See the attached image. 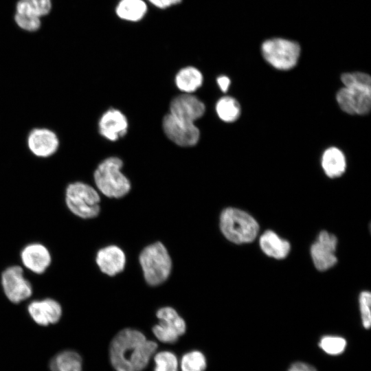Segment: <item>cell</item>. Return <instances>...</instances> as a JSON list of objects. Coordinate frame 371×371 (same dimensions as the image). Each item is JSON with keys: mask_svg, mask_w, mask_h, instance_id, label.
<instances>
[{"mask_svg": "<svg viewBox=\"0 0 371 371\" xmlns=\"http://www.w3.org/2000/svg\"><path fill=\"white\" fill-rule=\"evenodd\" d=\"M1 281L6 297L12 303H20L32 294V285L24 277L23 270L20 266L6 268L1 274Z\"/></svg>", "mask_w": 371, "mask_h": 371, "instance_id": "cell-8", "label": "cell"}, {"mask_svg": "<svg viewBox=\"0 0 371 371\" xmlns=\"http://www.w3.org/2000/svg\"><path fill=\"white\" fill-rule=\"evenodd\" d=\"M288 371H317L316 368L307 363L297 361L292 363Z\"/></svg>", "mask_w": 371, "mask_h": 371, "instance_id": "cell-31", "label": "cell"}, {"mask_svg": "<svg viewBox=\"0 0 371 371\" xmlns=\"http://www.w3.org/2000/svg\"><path fill=\"white\" fill-rule=\"evenodd\" d=\"M27 311L34 322L42 326L56 324L63 313L59 302L52 298L31 302Z\"/></svg>", "mask_w": 371, "mask_h": 371, "instance_id": "cell-14", "label": "cell"}, {"mask_svg": "<svg viewBox=\"0 0 371 371\" xmlns=\"http://www.w3.org/2000/svg\"><path fill=\"white\" fill-rule=\"evenodd\" d=\"M204 104L191 93H183L174 98L170 104V114L176 119L190 124L203 115Z\"/></svg>", "mask_w": 371, "mask_h": 371, "instance_id": "cell-12", "label": "cell"}, {"mask_svg": "<svg viewBox=\"0 0 371 371\" xmlns=\"http://www.w3.org/2000/svg\"><path fill=\"white\" fill-rule=\"evenodd\" d=\"M21 260L27 269L36 274L44 273L52 262L48 249L38 243L26 245L21 252Z\"/></svg>", "mask_w": 371, "mask_h": 371, "instance_id": "cell-16", "label": "cell"}, {"mask_svg": "<svg viewBox=\"0 0 371 371\" xmlns=\"http://www.w3.org/2000/svg\"><path fill=\"white\" fill-rule=\"evenodd\" d=\"M128 121L119 110L110 109L102 114L98 122L99 133L106 139L115 142L127 133Z\"/></svg>", "mask_w": 371, "mask_h": 371, "instance_id": "cell-15", "label": "cell"}, {"mask_svg": "<svg viewBox=\"0 0 371 371\" xmlns=\"http://www.w3.org/2000/svg\"><path fill=\"white\" fill-rule=\"evenodd\" d=\"M95 260L102 272L113 276L124 269L126 258L120 247L110 245L98 251Z\"/></svg>", "mask_w": 371, "mask_h": 371, "instance_id": "cell-17", "label": "cell"}, {"mask_svg": "<svg viewBox=\"0 0 371 371\" xmlns=\"http://www.w3.org/2000/svg\"><path fill=\"white\" fill-rule=\"evenodd\" d=\"M344 87L371 91V78L363 72L344 73L341 76Z\"/></svg>", "mask_w": 371, "mask_h": 371, "instance_id": "cell-26", "label": "cell"}, {"mask_svg": "<svg viewBox=\"0 0 371 371\" xmlns=\"http://www.w3.org/2000/svg\"><path fill=\"white\" fill-rule=\"evenodd\" d=\"M154 371H178L177 356L170 351H161L154 355Z\"/></svg>", "mask_w": 371, "mask_h": 371, "instance_id": "cell-28", "label": "cell"}, {"mask_svg": "<svg viewBox=\"0 0 371 371\" xmlns=\"http://www.w3.org/2000/svg\"><path fill=\"white\" fill-rule=\"evenodd\" d=\"M65 197L67 208L80 218H92L100 212V195L87 183L81 181L69 183L66 188Z\"/></svg>", "mask_w": 371, "mask_h": 371, "instance_id": "cell-4", "label": "cell"}, {"mask_svg": "<svg viewBox=\"0 0 371 371\" xmlns=\"http://www.w3.org/2000/svg\"><path fill=\"white\" fill-rule=\"evenodd\" d=\"M16 24L23 30L34 32L41 27V19L16 13L14 16Z\"/></svg>", "mask_w": 371, "mask_h": 371, "instance_id": "cell-30", "label": "cell"}, {"mask_svg": "<svg viewBox=\"0 0 371 371\" xmlns=\"http://www.w3.org/2000/svg\"><path fill=\"white\" fill-rule=\"evenodd\" d=\"M265 60L279 70L293 68L299 59L300 47L295 41L284 38H272L265 41L261 47Z\"/></svg>", "mask_w": 371, "mask_h": 371, "instance_id": "cell-6", "label": "cell"}, {"mask_svg": "<svg viewBox=\"0 0 371 371\" xmlns=\"http://www.w3.org/2000/svg\"><path fill=\"white\" fill-rule=\"evenodd\" d=\"M157 317L160 322L153 328V332L160 341L173 344L185 333V321L174 308H161L157 312Z\"/></svg>", "mask_w": 371, "mask_h": 371, "instance_id": "cell-7", "label": "cell"}, {"mask_svg": "<svg viewBox=\"0 0 371 371\" xmlns=\"http://www.w3.org/2000/svg\"><path fill=\"white\" fill-rule=\"evenodd\" d=\"M162 126L168 138L180 146H194L199 139V130L194 124L180 121L170 113L164 117Z\"/></svg>", "mask_w": 371, "mask_h": 371, "instance_id": "cell-9", "label": "cell"}, {"mask_svg": "<svg viewBox=\"0 0 371 371\" xmlns=\"http://www.w3.org/2000/svg\"><path fill=\"white\" fill-rule=\"evenodd\" d=\"M139 262L148 284L155 286L169 276L172 262L164 245L158 242L145 247L139 255Z\"/></svg>", "mask_w": 371, "mask_h": 371, "instance_id": "cell-5", "label": "cell"}, {"mask_svg": "<svg viewBox=\"0 0 371 371\" xmlns=\"http://www.w3.org/2000/svg\"><path fill=\"white\" fill-rule=\"evenodd\" d=\"M180 366L181 371H204L207 367L206 358L201 352L192 350L183 355Z\"/></svg>", "mask_w": 371, "mask_h": 371, "instance_id": "cell-25", "label": "cell"}, {"mask_svg": "<svg viewBox=\"0 0 371 371\" xmlns=\"http://www.w3.org/2000/svg\"><path fill=\"white\" fill-rule=\"evenodd\" d=\"M157 349V343L148 340L140 331L125 328L110 344V361L116 371H142Z\"/></svg>", "mask_w": 371, "mask_h": 371, "instance_id": "cell-1", "label": "cell"}, {"mask_svg": "<svg viewBox=\"0 0 371 371\" xmlns=\"http://www.w3.org/2000/svg\"><path fill=\"white\" fill-rule=\"evenodd\" d=\"M337 244L336 236L326 231H322L312 245L311 254L315 267L319 271L327 270L337 261L335 251Z\"/></svg>", "mask_w": 371, "mask_h": 371, "instance_id": "cell-11", "label": "cell"}, {"mask_svg": "<svg viewBox=\"0 0 371 371\" xmlns=\"http://www.w3.org/2000/svg\"><path fill=\"white\" fill-rule=\"evenodd\" d=\"M260 246L267 256L276 258H284L290 251V244L271 230L265 232L260 238Z\"/></svg>", "mask_w": 371, "mask_h": 371, "instance_id": "cell-19", "label": "cell"}, {"mask_svg": "<svg viewBox=\"0 0 371 371\" xmlns=\"http://www.w3.org/2000/svg\"><path fill=\"white\" fill-rule=\"evenodd\" d=\"M340 109L350 115H366L371 108V91L344 87L336 93Z\"/></svg>", "mask_w": 371, "mask_h": 371, "instance_id": "cell-10", "label": "cell"}, {"mask_svg": "<svg viewBox=\"0 0 371 371\" xmlns=\"http://www.w3.org/2000/svg\"><path fill=\"white\" fill-rule=\"evenodd\" d=\"M51 8V0H19L16 13L40 19L47 14Z\"/></svg>", "mask_w": 371, "mask_h": 371, "instance_id": "cell-22", "label": "cell"}, {"mask_svg": "<svg viewBox=\"0 0 371 371\" xmlns=\"http://www.w3.org/2000/svg\"><path fill=\"white\" fill-rule=\"evenodd\" d=\"M122 161L116 157L103 160L96 168L93 179L96 187L104 195L110 198H121L131 190V183L121 172Z\"/></svg>", "mask_w": 371, "mask_h": 371, "instance_id": "cell-2", "label": "cell"}, {"mask_svg": "<svg viewBox=\"0 0 371 371\" xmlns=\"http://www.w3.org/2000/svg\"><path fill=\"white\" fill-rule=\"evenodd\" d=\"M155 6L165 8L171 5L179 3L181 0H149Z\"/></svg>", "mask_w": 371, "mask_h": 371, "instance_id": "cell-33", "label": "cell"}, {"mask_svg": "<svg viewBox=\"0 0 371 371\" xmlns=\"http://www.w3.org/2000/svg\"><path fill=\"white\" fill-rule=\"evenodd\" d=\"M220 227L225 238L236 244L252 242L259 230L257 221L250 214L234 207L223 210Z\"/></svg>", "mask_w": 371, "mask_h": 371, "instance_id": "cell-3", "label": "cell"}, {"mask_svg": "<svg viewBox=\"0 0 371 371\" xmlns=\"http://www.w3.org/2000/svg\"><path fill=\"white\" fill-rule=\"evenodd\" d=\"M216 111L222 121L234 122L239 118L241 109L239 102L235 98L224 96L217 101Z\"/></svg>", "mask_w": 371, "mask_h": 371, "instance_id": "cell-23", "label": "cell"}, {"mask_svg": "<svg viewBox=\"0 0 371 371\" xmlns=\"http://www.w3.org/2000/svg\"><path fill=\"white\" fill-rule=\"evenodd\" d=\"M116 12L120 18L135 21L143 17L146 12V5L142 0H122Z\"/></svg>", "mask_w": 371, "mask_h": 371, "instance_id": "cell-24", "label": "cell"}, {"mask_svg": "<svg viewBox=\"0 0 371 371\" xmlns=\"http://www.w3.org/2000/svg\"><path fill=\"white\" fill-rule=\"evenodd\" d=\"M175 83L179 90L186 93H190L202 85L203 76L197 69L187 67L178 72Z\"/></svg>", "mask_w": 371, "mask_h": 371, "instance_id": "cell-21", "label": "cell"}, {"mask_svg": "<svg viewBox=\"0 0 371 371\" xmlns=\"http://www.w3.org/2000/svg\"><path fill=\"white\" fill-rule=\"evenodd\" d=\"M27 144L32 154L38 157L46 158L56 153L60 143L57 135L52 130L35 128L30 132Z\"/></svg>", "mask_w": 371, "mask_h": 371, "instance_id": "cell-13", "label": "cell"}, {"mask_svg": "<svg viewBox=\"0 0 371 371\" xmlns=\"http://www.w3.org/2000/svg\"><path fill=\"white\" fill-rule=\"evenodd\" d=\"M371 294L369 291H364L359 296V306L363 326L368 329L371 326Z\"/></svg>", "mask_w": 371, "mask_h": 371, "instance_id": "cell-29", "label": "cell"}, {"mask_svg": "<svg viewBox=\"0 0 371 371\" xmlns=\"http://www.w3.org/2000/svg\"><path fill=\"white\" fill-rule=\"evenodd\" d=\"M49 369L51 371H82V360L77 352L63 350L52 359Z\"/></svg>", "mask_w": 371, "mask_h": 371, "instance_id": "cell-20", "label": "cell"}, {"mask_svg": "<svg viewBox=\"0 0 371 371\" xmlns=\"http://www.w3.org/2000/svg\"><path fill=\"white\" fill-rule=\"evenodd\" d=\"M346 341L339 336L326 335L319 342V348L326 354L337 356L343 353L346 348Z\"/></svg>", "mask_w": 371, "mask_h": 371, "instance_id": "cell-27", "label": "cell"}, {"mask_svg": "<svg viewBox=\"0 0 371 371\" xmlns=\"http://www.w3.org/2000/svg\"><path fill=\"white\" fill-rule=\"evenodd\" d=\"M216 81L220 89L223 92H227L231 83L230 79L226 76H221L217 78Z\"/></svg>", "mask_w": 371, "mask_h": 371, "instance_id": "cell-32", "label": "cell"}, {"mask_svg": "<svg viewBox=\"0 0 371 371\" xmlns=\"http://www.w3.org/2000/svg\"><path fill=\"white\" fill-rule=\"evenodd\" d=\"M321 164L326 175L332 179L341 177L346 169V159L344 153L334 146L324 151Z\"/></svg>", "mask_w": 371, "mask_h": 371, "instance_id": "cell-18", "label": "cell"}]
</instances>
